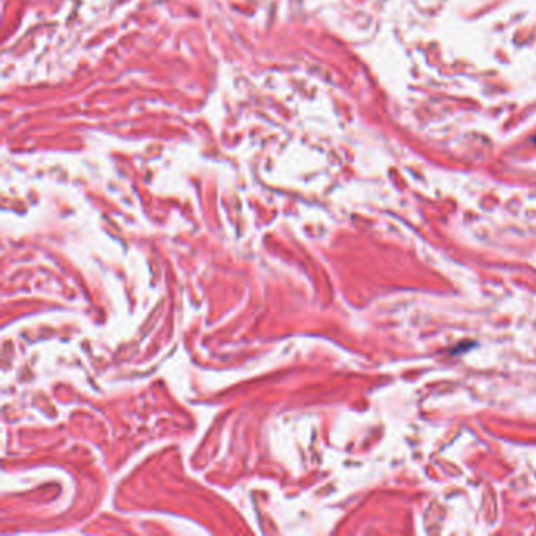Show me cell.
Listing matches in <instances>:
<instances>
[{
  "label": "cell",
  "mask_w": 536,
  "mask_h": 536,
  "mask_svg": "<svg viewBox=\"0 0 536 536\" xmlns=\"http://www.w3.org/2000/svg\"><path fill=\"white\" fill-rule=\"evenodd\" d=\"M535 143H536V137H535Z\"/></svg>",
  "instance_id": "cell-1"
}]
</instances>
